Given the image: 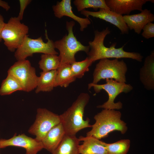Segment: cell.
Wrapping results in <instances>:
<instances>
[{
  "instance_id": "6da1fadb",
  "label": "cell",
  "mask_w": 154,
  "mask_h": 154,
  "mask_svg": "<svg viewBox=\"0 0 154 154\" xmlns=\"http://www.w3.org/2000/svg\"><path fill=\"white\" fill-rule=\"evenodd\" d=\"M94 33L93 40L88 42L90 49L87 57L92 62L98 60L110 58L118 59L126 58L139 62L142 61L143 57L140 53L125 51L123 50L124 46L116 48L115 47L116 44L114 43L110 47L106 46L104 44V39L106 35L110 33L108 27L101 31L96 30Z\"/></svg>"
},
{
  "instance_id": "7a4b0ae2",
  "label": "cell",
  "mask_w": 154,
  "mask_h": 154,
  "mask_svg": "<svg viewBox=\"0 0 154 154\" xmlns=\"http://www.w3.org/2000/svg\"><path fill=\"white\" fill-rule=\"evenodd\" d=\"M90 98L87 93H80L72 105L59 115L66 134L76 135L82 129L91 127L89 119L84 120L83 118L85 108Z\"/></svg>"
},
{
  "instance_id": "3957f363",
  "label": "cell",
  "mask_w": 154,
  "mask_h": 154,
  "mask_svg": "<svg viewBox=\"0 0 154 154\" xmlns=\"http://www.w3.org/2000/svg\"><path fill=\"white\" fill-rule=\"evenodd\" d=\"M121 115L119 111L104 109L94 116L95 122L92 125V129L87 133L86 136H93L100 140L114 131L125 134L127 127L126 123L121 120Z\"/></svg>"
},
{
  "instance_id": "277c9868",
  "label": "cell",
  "mask_w": 154,
  "mask_h": 154,
  "mask_svg": "<svg viewBox=\"0 0 154 154\" xmlns=\"http://www.w3.org/2000/svg\"><path fill=\"white\" fill-rule=\"evenodd\" d=\"M75 25L73 21H67L66 27L68 32V35L66 34L61 39L54 42L55 48L59 52L58 56L60 60V65L71 64L76 61L75 55L78 52L83 51L87 54L90 50L89 45H83L75 36L73 30Z\"/></svg>"
},
{
  "instance_id": "5b68a950",
  "label": "cell",
  "mask_w": 154,
  "mask_h": 154,
  "mask_svg": "<svg viewBox=\"0 0 154 154\" xmlns=\"http://www.w3.org/2000/svg\"><path fill=\"white\" fill-rule=\"evenodd\" d=\"M127 70L126 63L123 60L108 58L100 60L96 64L93 74L91 83L97 84L102 80L110 79L117 82L126 83V74Z\"/></svg>"
},
{
  "instance_id": "8992f818",
  "label": "cell",
  "mask_w": 154,
  "mask_h": 154,
  "mask_svg": "<svg viewBox=\"0 0 154 154\" xmlns=\"http://www.w3.org/2000/svg\"><path fill=\"white\" fill-rule=\"evenodd\" d=\"M106 83L99 84H94L91 83L88 84V89L93 87L96 93L100 92L103 90L108 94V100L103 104L97 107L98 108L109 110H119L122 108V104L120 102H114V100L119 94L122 93H128L133 89L130 84L117 82L112 79H107Z\"/></svg>"
},
{
  "instance_id": "52a82bcc",
  "label": "cell",
  "mask_w": 154,
  "mask_h": 154,
  "mask_svg": "<svg viewBox=\"0 0 154 154\" xmlns=\"http://www.w3.org/2000/svg\"><path fill=\"white\" fill-rule=\"evenodd\" d=\"M28 27L21 22L17 17H12L5 24L1 37L8 49L13 52L22 44L29 32Z\"/></svg>"
},
{
  "instance_id": "ba28073f",
  "label": "cell",
  "mask_w": 154,
  "mask_h": 154,
  "mask_svg": "<svg viewBox=\"0 0 154 154\" xmlns=\"http://www.w3.org/2000/svg\"><path fill=\"white\" fill-rule=\"evenodd\" d=\"M47 33L46 31V37L48 40L46 42L43 41L41 37L32 39L28 35L26 36L22 44L15 52L14 56L17 60L26 59L35 53L57 55L58 53L55 50L54 42L49 38Z\"/></svg>"
},
{
  "instance_id": "9c48e42d",
  "label": "cell",
  "mask_w": 154,
  "mask_h": 154,
  "mask_svg": "<svg viewBox=\"0 0 154 154\" xmlns=\"http://www.w3.org/2000/svg\"><path fill=\"white\" fill-rule=\"evenodd\" d=\"M8 74L13 76L19 81L23 91L29 92L36 88L38 77L35 68L29 60L17 61L10 68Z\"/></svg>"
},
{
  "instance_id": "30bf717a",
  "label": "cell",
  "mask_w": 154,
  "mask_h": 154,
  "mask_svg": "<svg viewBox=\"0 0 154 154\" xmlns=\"http://www.w3.org/2000/svg\"><path fill=\"white\" fill-rule=\"evenodd\" d=\"M60 122V115L46 108H38L37 110L35 120L28 132L35 136L37 140L41 141L48 132Z\"/></svg>"
},
{
  "instance_id": "8fae6325",
  "label": "cell",
  "mask_w": 154,
  "mask_h": 154,
  "mask_svg": "<svg viewBox=\"0 0 154 154\" xmlns=\"http://www.w3.org/2000/svg\"><path fill=\"white\" fill-rule=\"evenodd\" d=\"M19 147L25 149V154H37L44 149L41 141L28 136L25 134L14 135L11 138L8 139H1V148L7 147Z\"/></svg>"
},
{
  "instance_id": "7c38bea8",
  "label": "cell",
  "mask_w": 154,
  "mask_h": 154,
  "mask_svg": "<svg viewBox=\"0 0 154 154\" xmlns=\"http://www.w3.org/2000/svg\"><path fill=\"white\" fill-rule=\"evenodd\" d=\"M81 13L87 18L90 16L99 18L114 25L120 30L122 34H127L129 28L122 15L118 14L110 9H101L98 11H89L84 9Z\"/></svg>"
},
{
  "instance_id": "4fadbf2b",
  "label": "cell",
  "mask_w": 154,
  "mask_h": 154,
  "mask_svg": "<svg viewBox=\"0 0 154 154\" xmlns=\"http://www.w3.org/2000/svg\"><path fill=\"white\" fill-rule=\"evenodd\" d=\"M105 3L110 10L118 14L129 15L135 10L142 11L143 5L151 0H105Z\"/></svg>"
},
{
  "instance_id": "5bb4252c",
  "label": "cell",
  "mask_w": 154,
  "mask_h": 154,
  "mask_svg": "<svg viewBox=\"0 0 154 154\" xmlns=\"http://www.w3.org/2000/svg\"><path fill=\"white\" fill-rule=\"evenodd\" d=\"M52 9L56 17L61 18L64 16H67L78 22L80 25V29L81 31H83L91 23L88 18H81L74 14L72 10L71 0H62L58 1L56 5L52 6Z\"/></svg>"
},
{
  "instance_id": "9a60e30c",
  "label": "cell",
  "mask_w": 154,
  "mask_h": 154,
  "mask_svg": "<svg viewBox=\"0 0 154 154\" xmlns=\"http://www.w3.org/2000/svg\"><path fill=\"white\" fill-rule=\"evenodd\" d=\"M123 18L129 29L133 30L138 34L141 33L145 25L154 21L153 14L147 9L143 10L138 14L124 15Z\"/></svg>"
},
{
  "instance_id": "2e32d148",
  "label": "cell",
  "mask_w": 154,
  "mask_h": 154,
  "mask_svg": "<svg viewBox=\"0 0 154 154\" xmlns=\"http://www.w3.org/2000/svg\"><path fill=\"white\" fill-rule=\"evenodd\" d=\"M65 132L61 122L52 128L41 141L44 149L52 153L63 140Z\"/></svg>"
},
{
  "instance_id": "e0dca14e",
  "label": "cell",
  "mask_w": 154,
  "mask_h": 154,
  "mask_svg": "<svg viewBox=\"0 0 154 154\" xmlns=\"http://www.w3.org/2000/svg\"><path fill=\"white\" fill-rule=\"evenodd\" d=\"M140 80L144 88L148 90L154 89V52L145 58L139 71Z\"/></svg>"
},
{
  "instance_id": "ac0fdd59",
  "label": "cell",
  "mask_w": 154,
  "mask_h": 154,
  "mask_svg": "<svg viewBox=\"0 0 154 154\" xmlns=\"http://www.w3.org/2000/svg\"><path fill=\"white\" fill-rule=\"evenodd\" d=\"M80 141H83L79 148V154H108L104 142L92 136H80Z\"/></svg>"
},
{
  "instance_id": "d6986e66",
  "label": "cell",
  "mask_w": 154,
  "mask_h": 154,
  "mask_svg": "<svg viewBox=\"0 0 154 154\" xmlns=\"http://www.w3.org/2000/svg\"><path fill=\"white\" fill-rule=\"evenodd\" d=\"M80 141L76 135H65L62 141L52 154H79Z\"/></svg>"
},
{
  "instance_id": "ffe728a7",
  "label": "cell",
  "mask_w": 154,
  "mask_h": 154,
  "mask_svg": "<svg viewBox=\"0 0 154 154\" xmlns=\"http://www.w3.org/2000/svg\"><path fill=\"white\" fill-rule=\"evenodd\" d=\"M57 73V70L41 72L38 77L35 92L52 91L55 87Z\"/></svg>"
},
{
  "instance_id": "44dd1931",
  "label": "cell",
  "mask_w": 154,
  "mask_h": 154,
  "mask_svg": "<svg viewBox=\"0 0 154 154\" xmlns=\"http://www.w3.org/2000/svg\"><path fill=\"white\" fill-rule=\"evenodd\" d=\"M57 70L55 87H67L76 79L72 74L70 64L60 65Z\"/></svg>"
},
{
  "instance_id": "7402d4cb",
  "label": "cell",
  "mask_w": 154,
  "mask_h": 154,
  "mask_svg": "<svg viewBox=\"0 0 154 154\" xmlns=\"http://www.w3.org/2000/svg\"><path fill=\"white\" fill-rule=\"evenodd\" d=\"M38 64L43 72L57 70L60 66V60L57 54H43Z\"/></svg>"
},
{
  "instance_id": "603a6c76",
  "label": "cell",
  "mask_w": 154,
  "mask_h": 154,
  "mask_svg": "<svg viewBox=\"0 0 154 154\" xmlns=\"http://www.w3.org/2000/svg\"><path fill=\"white\" fill-rule=\"evenodd\" d=\"M18 91H23L21 84L15 77L8 74L6 78L2 83L0 88V95H9Z\"/></svg>"
},
{
  "instance_id": "cb8c5ba5",
  "label": "cell",
  "mask_w": 154,
  "mask_h": 154,
  "mask_svg": "<svg viewBox=\"0 0 154 154\" xmlns=\"http://www.w3.org/2000/svg\"><path fill=\"white\" fill-rule=\"evenodd\" d=\"M103 143L108 154H127L130 148V141L128 139H123L113 143L104 142Z\"/></svg>"
},
{
  "instance_id": "d4e9b609",
  "label": "cell",
  "mask_w": 154,
  "mask_h": 154,
  "mask_svg": "<svg viewBox=\"0 0 154 154\" xmlns=\"http://www.w3.org/2000/svg\"><path fill=\"white\" fill-rule=\"evenodd\" d=\"M73 3L78 11L88 8H92L96 11L101 9H110L105 0H75Z\"/></svg>"
},
{
  "instance_id": "484cf974",
  "label": "cell",
  "mask_w": 154,
  "mask_h": 154,
  "mask_svg": "<svg viewBox=\"0 0 154 154\" xmlns=\"http://www.w3.org/2000/svg\"><path fill=\"white\" fill-rule=\"evenodd\" d=\"M92 63L87 57L82 61L73 62L70 64L73 75L76 79L82 78L86 72L89 71V68Z\"/></svg>"
},
{
  "instance_id": "4316f807",
  "label": "cell",
  "mask_w": 154,
  "mask_h": 154,
  "mask_svg": "<svg viewBox=\"0 0 154 154\" xmlns=\"http://www.w3.org/2000/svg\"><path fill=\"white\" fill-rule=\"evenodd\" d=\"M142 35L144 38L149 39L154 37V24L149 23L145 25L142 29Z\"/></svg>"
},
{
  "instance_id": "83f0119b",
  "label": "cell",
  "mask_w": 154,
  "mask_h": 154,
  "mask_svg": "<svg viewBox=\"0 0 154 154\" xmlns=\"http://www.w3.org/2000/svg\"><path fill=\"white\" fill-rule=\"evenodd\" d=\"M19 2L20 9L17 17L21 21L23 18V14L25 9L31 2L30 0H20Z\"/></svg>"
},
{
  "instance_id": "f1b7e54d",
  "label": "cell",
  "mask_w": 154,
  "mask_h": 154,
  "mask_svg": "<svg viewBox=\"0 0 154 154\" xmlns=\"http://www.w3.org/2000/svg\"><path fill=\"white\" fill-rule=\"evenodd\" d=\"M5 23L3 17L0 14V42L2 40L1 37V33Z\"/></svg>"
},
{
  "instance_id": "f546056e",
  "label": "cell",
  "mask_w": 154,
  "mask_h": 154,
  "mask_svg": "<svg viewBox=\"0 0 154 154\" xmlns=\"http://www.w3.org/2000/svg\"><path fill=\"white\" fill-rule=\"evenodd\" d=\"M0 7L6 11H8L10 8V7L8 3L1 0H0Z\"/></svg>"
},
{
  "instance_id": "4dcf8cb0",
  "label": "cell",
  "mask_w": 154,
  "mask_h": 154,
  "mask_svg": "<svg viewBox=\"0 0 154 154\" xmlns=\"http://www.w3.org/2000/svg\"><path fill=\"white\" fill-rule=\"evenodd\" d=\"M1 139L0 138V149H1V147H0V142H1Z\"/></svg>"
}]
</instances>
